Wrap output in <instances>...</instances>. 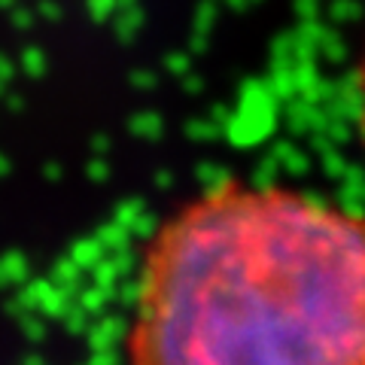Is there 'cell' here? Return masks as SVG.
<instances>
[{"label": "cell", "mask_w": 365, "mask_h": 365, "mask_svg": "<svg viewBox=\"0 0 365 365\" xmlns=\"http://www.w3.org/2000/svg\"><path fill=\"white\" fill-rule=\"evenodd\" d=\"M125 365H365V216L220 186L146 244Z\"/></svg>", "instance_id": "obj_1"}, {"label": "cell", "mask_w": 365, "mask_h": 365, "mask_svg": "<svg viewBox=\"0 0 365 365\" xmlns=\"http://www.w3.org/2000/svg\"><path fill=\"white\" fill-rule=\"evenodd\" d=\"M362 125H365V64H362Z\"/></svg>", "instance_id": "obj_2"}]
</instances>
